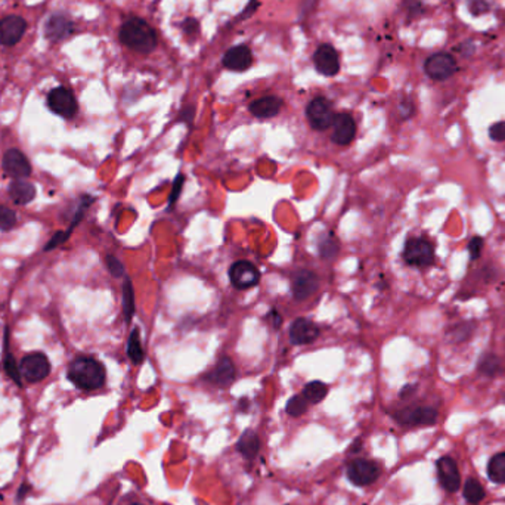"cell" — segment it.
Returning a JSON list of instances; mask_svg holds the SVG:
<instances>
[{
    "label": "cell",
    "mask_w": 505,
    "mask_h": 505,
    "mask_svg": "<svg viewBox=\"0 0 505 505\" xmlns=\"http://www.w3.org/2000/svg\"><path fill=\"white\" fill-rule=\"evenodd\" d=\"M403 258L409 266L427 268L435 262V250L424 238H409L403 249Z\"/></svg>",
    "instance_id": "3957f363"
},
{
    "label": "cell",
    "mask_w": 505,
    "mask_h": 505,
    "mask_svg": "<svg viewBox=\"0 0 505 505\" xmlns=\"http://www.w3.org/2000/svg\"><path fill=\"white\" fill-rule=\"evenodd\" d=\"M27 22L17 15L0 20V43L5 46H13L22 39Z\"/></svg>",
    "instance_id": "5bb4252c"
},
{
    "label": "cell",
    "mask_w": 505,
    "mask_h": 505,
    "mask_svg": "<svg viewBox=\"0 0 505 505\" xmlns=\"http://www.w3.org/2000/svg\"><path fill=\"white\" fill-rule=\"evenodd\" d=\"M28 490H30V486L27 485V482H24V483L21 485L20 490H18V501H21V499L25 498V494L28 492Z\"/></svg>",
    "instance_id": "7dc6e473"
},
{
    "label": "cell",
    "mask_w": 505,
    "mask_h": 505,
    "mask_svg": "<svg viewBox=\"0 0 505 505\" xmlns=\"http://www.w3.org/2000/svg\"><path fill=\"white\" fill-rule=\"evenodd\" d=\"M424 71L430 79L442 81L452 77L457 73L458 64L452 55L439 52V53H433L427 58V61L424 64Z\"/></svg>",
    "instance_id": "5b68a950"
},
{
    "label": "cell",
    "mask_w": 505,
    "mask_h": 505,
    "mask_svg": "<svg viewBox=\"0 0 505 505\" xmlns=\"http://www.w3.org/2000/svg\"><path fill=\"white\" fill-rule=\"evenodd\" d=\"M436 466H438L439 480L443 489L448 490V492H455V490H458L461 485V476L455 461L451 457H442L438 461Z\"/></svg>",
    "instance_id": "e0dca14e"
},
{
    "label": "cell",
    "mask_w": 505,
    "mask_h": 505,
    "mask_svg": "<svg viewBox=\"0 0 505 505\" xmlns=\"http://www.w3.org/2000/svg\"><path fill=\"white\" fill-rule=\"evenodd\" d=\"M105 263H107L108 272L111 273V275H112L114 278H122V277H124L126 269H124L123 263L119 261L117 257H114V256L108 254V256L105 257Z\"/></svg>",
    "instance_id": "e575fe53"
},
{
    "label": "cell",
    "mask_w": 505,
    "mask_h": 505,
    "mask_svg": "<svg viewBox=\"0 0 505 505\" xmlns=\"http://www.w3.org/2000/svg\"><path fill=\"white\" fill-rule=\"evenodd\" d=\"M306 115L310 127L320 132L327 131L328 127L333 126L336 119L333 105H331L328 99L322 96H318L310 100L306 108Z\"/></svg>",
    "instance_id": "277c9868"
},
{
    "label": "cell",
    "mask_w": 505,
    "mask_h": 505,
    "mask_svg": "<svg viewBox=\"0 0 505 505\" xmlns=\"http://www.w3.org/2000/svg\"><path fill=\"white\" fill-rule=\"evenodd\" d=\"M308 407H309V402L305 399V396L296 395L290 400H288L285 409H287L288 415L300 417V415H303L308 411Z\"/></svg>",
    "instance_id": "4dcf8cb0"
},
{
    "label": "cell",
    "mask_w": 505,
    "mask_h": 505,
    "mask_svg": "<svg viewBox=\"0 0 505 505\" xmlns=\"http://www.w3.org/2000/svg\"><path fill=\"white\" fill-rule=\"evenodd\" d=\"M45 33L51 40H63L73 33V22L63 15H53L45 25Z\"/></svg>",
    "instance_id": "7402d4cb"
},
{
    "label": "cell",
    "mask_w": 505,
    "mask_h": 505,
    "mask_svg": "<svg viewBox=\"0 0 505 505\" xmlns=\"http://www.w3.org/2000/svg\"><path fill=\"white\" fill-rule=\"evenodd\" d=\"M458 52H461L464 56H470L474 52V45L473 43H464V45H459Z\"/></svg>",
    "instance_id": "f6af8a7d"
},
{
    "label": "cell",
    "mask_w": 505,
    "mask_h": 505,
    "mask_svg": "<svg viewBox=\"0 0 505 505\" xmlns=\"http://www.w3.org/2000/svg\"><path fill=\"white\" fill-rule=\"evenodd\" d=\"M17 225V214L6 206H0V230H11Z\"/></svg>",
    "instance_id": "d6a6232c"
},
{
    "label": "cell",
    "mask_w": 505,
    "mask_h": 505,
    "mask_svg": "<svg viewBox=\"0 0 505 505\" xmlns=\"http://www.w3.org/2000/svg\"><path fill=\"white\" fill-rule=\"evenodd\" d=\"M8 192L11 199L15 204L20 206H25L28 203H32L36 197V188L33 183L27 182L24 179H15L13 182H11Z\"/></svg>",
    "instance_id": "44dd1931"
},
{
    "label": "cell",
    "mask_w": 505,
    "mask_h": 505,
    "mask_svg": "<svg viewBox=\"0 0 505 505\" xmlns=\"http://www.w3.org/2000/svg\"><path fill=\"white\" fill-rule=\"evenodd\" d=\"M487 474L492 482L505 483V452L497 454L489 461Z\"/></svg>",
    "instance_id": "4316f807"
},
{
    "label": "cell",
    "mask_w": 505,
    "mask_h": 505,
    "mask_svg": "<svg viewBox=\"0 0 505 505\" xmlns=\"http://www.w3.org/2000/svg\"><path fill=\"white\" fill-rule=\"evenodd\" d=\"M182 28H183L185 34H188V36H197L199 33V24L195 18H186L182 22Z\"/></svg>",
    "instance_id": "ab89813d"
},
{
    "label": "cell",
    "mask_w": 505,
    "mask_h": 505,
    "mask_svg": "<svg viewBox=\"0 0 505 505\" xmlns=\"http://www.w3.org/2000/svg\"><path fill=\"white\" fill-rule=\"evenodd\" d=\"M48 107L52 112L61 115V117L71 119L77 112V100L73 92L67 88H55L48 95Z\"/></svg>",
    "instance_id": "9c48e42d"
},
{
    "label": "cell",
    "mask_w": 505,
    "mask_h": 505,
    "mask_svg": "<svg viewBox=\"0 0 505 505\" xmlns=\"http://www.w3.org/2000/svg\"><path fill=\"white\" fill-rule=\"evenodd\" d=\"M256 8H257V0H250V4H249V6L247 8H245V12L242 13V15L240 17L241 20H244V18H247V17H250L251 15V13H254L256 12Z\"/></svg>",
    "instance_id": "ee69618b"
},
{
    "label": "cell",
    "mask_w": 505,
    "mask_h": 505,
    "mask_svg": "<svg viewBox=\"0 0 505 505\" xmlns=\"http://www.w3.org/2000/svg\"><path fill=\"white\" fill-rule=\"evenodd\" d=\"M479 369L480 372H483L485 375H489V377H494L499 371H501V362L499 359L495 355H485L480 359L479 364Z\"/></svg>",
    "instance_id": "1f68e13d"
},
{
    "label": "cell",
    "mask_w": 505,
    "mask_h": 505,
    "mask_svg": "<svg viewBox=\"0 0 505 505\" xmlns=\"http://www.w3.org/2000/svg\"><path fill=\"white\" fill-rule=\"evenodd\" d=\"M489 136L495 142H504L505 140V122L495 123L489 129Z\"/></svg>",
    "instance_id": "74e56055"
},
{
    "label": "cell",
    "mask_w": 505,
    "mask_h": 505,
    "mask_svg": "<svg viewBox=\"0 0 505 505\" xmlns=\"http://www.w3.org/2000/svg\"><path fill=\"white\" fill-rule=\"evenodd\" d=\"M464 497L470 504H479L485 498V489L478 480L468 479L464 485Z\"/></svg>",
    "instance_id": "f546056e"
},
{
    "label": "cell",
    "mask_w": 505,
    "mask_h": 505,
    "mask_svg": "<svg viewBox=\"0 0 505 505\" xmlns=\"http://www.w3.org/2000/svg\"><path fill=\"white\" fill-rule=\"evenodd\" d=\"M229 281L237 290H250L261 282V270L249 261H238L229 268Z\"/></svg>",
    "instance_id": "52a82bcc"
},
{
    "label": "cell",
    "mask_w": 505,
    "mask_h": 505,
    "mask_svg": "<svg viewBox=\"0 0 505 505\" xmlns=\"http://www.w3.org/2000/svg\"><path fill=\"white\" fill-rule=\"evenodd\" d=\"M473 328H474V324L473 322H466V324H459L452 333H451V337L454 339V341H464L467 340L471 333H473Z\"/></svg>",
    "instance_id": "d590c367"
},
{
    "label": "cell",
    "mask_w": 505,
    "mask_h": 505,
    "mask_svg": "<svg viewBox=\"0 0 505 505\" xmlns=\"http://www.w3.org/2000/svg\"><path fill=\"white\" fill-rule=\"evenodd\" d=\"M348 478L356 486H368L380 478V467L368 459H355L348 467Z\"/></svg>",
    "instance_id": "30bf717a"
},
{
    "label": "cell",
    "mask_w": 505,
    "mask_h": 505,
    "mask_svg": "<svg viewBox=\"0 0 505 505\" xmlns=\"http://www.w3.org/2000/svg\"><path fill=\"white\" fill-rule=\"evenodd\" d=\"M122 297H123V315L124 320L129 324L132 321L135 310H136V303H135V290H133V284L132 281L126 278L124 284H123V291H122Z\"/></svg>",
    "instance_id": "cb8c5ba5"
},
{
    "label": "cell",
    "mask_w": 505,
    "mask_h": 505,
    "mask_svg": "<svg viewBox=\"0 0 505 505\" xmlns=\"http://www.w3.org/2000/svg\"><path fill=\"white\" fill-rule=\"evenodd\" d=\"M333 129V142L340 147L350 145L356 136V123L350 114H337Z\"/></svg>",
    "instance_id": "2e32d148"
},
{
    "label": "cell",
    "mask_w": 505,
    "mask_h": 505,
    "mask_svg": "<svg viewBox=\"0 0 505 505\" xmlns=\"http://www.w3.org/2000/svg\"><path fill=\"white\" fill-rule=\"evenodd\" d=\"M127 355L131 358L132 362L135 365L142 364L143 358H145V352L142 349V343H140V334H139V328L132 329L131 337H129L127 341Z\"/></svg>",
    "instance_id": "d4e9b609"
},
{
    "label": "cell",
    "mask_w": 505,
    "mask_h": 505,
    "mask_svg": "<svg viewBox=\"0 0 505 505\" xmlns=\"http://www.w3.org/2000/svg\"><path fill=\"white\" fill-rule=\"evenodd\" d=\"M129 505H142V504H138V502H133V504H129Z\"/></svg>",
    "instance_id": "c3c4849f"
},
{
    "label": "cell",
    "mask_w": 505,
    "mask_h": 505,
    "mask_svg": "<svg viewBox=\"0 0 505 505\" xmlns=\"http://www.w3.org/2000/svg\"><path fill=\"white\" fill-rule=\"evenodd\" d=\"M20 372L28 383H39L49 375L51 362L46 355L34 352L22 358L20 362Z\"/></svg>",
    "instance_id": "8992f818"
},
{
    "label": "cell",
    "mask_w": 505,
    "mask_h": 505,
    "mask_svg": "<svg viewBox=\"0 0 505 505\" xmlns=\"http://www.w3.org/2000/svg\"><path fill=\"white\" fill-rule=\"evenodd\" d=\"M8 340H9V336H8V329H6V334H5V358H4V368L8 374V377L12 379L13 381H15L18 386H21V372H20V367H17V362H15V358H13V355L11 353L9 350V346H8Z\"/></svg>",
    "instance_id": "83f0119b"
},
{
    "label": "cell",
    "mask_w": 505,
    "mask_h": 505,
    "mask_svg": "<svg viewBox=\"0 0 505 505\" xmlns=\"http://www.w3.org/2000/svg\"><path fill=\"white\" fill-rule=\"evenodd\" d=\"M2 167L8 176L13 179H25L32 175V166L20 150H8L4 154Z\"/></svg>",
    "instance_id": "8fae6325"
},
{
    "label": "cell",
    "mask_w": 505,
    "mask_h": 505,
    "mask_svg": "<svg viewBox=\"0 0 505 505\" xmlns=\"http://www.w3.org/2000/svg\"><path fill=\"white\" fill-rule=\"evenodd\" d=\"M192 119H194V108H192V107L183 108V111H182V120H185V122H188V123H191Z\"/></svg>",
    "instance_id": "bcb514c9"
},
{
    "label": "cell",
    "mask_w": 505,
    "mask_h": 505,
    "mask_svg": "<svg viewBox=\"0 0 505 505\" xmlns=\"http://www.w3.org/2000/svg\"><path fill=\"white\" fill-rule=\"evenodd\" d=\"M251 64H253L251 51L244 45L234 46L223 56V65L230 71H245L251 67Z\"/></svg>",
    "instance_id": "d6986e66"
},
{
    "label": "cell",
    "mask_w": 505,
    "mask_h": 505,
    "mask_svg": "<svg viewBox=\"0 0 505 505\" xmlns=\"http://www.w3.org/2000/svg\"><path fill=\"white\" fill-rule=\"evenodd\" d=\"M183 185H185V176L182 175H178L175 182H173V186H171V192H170V197H169V206L173 207L176 204V201L179 199L181 194H182V190H183Z\"/></svg>",
    "instance_id": "8d00e7d4"
},
{
    "label": "cell",
    "mask_w": 505,
    "mask_h": 505,
    "mask_svg": "<svg viewBox=\"0 0 505 505\" xmlns=\"http://www.w3.org/2000/svg\"><path fill=\"white\" fill-rule=\"evenodd\" d=\"M105 368L92 356H77L68 365V380L80 391H98L105 383Z\"/></svg>",
    "instance_id": "6da1fadb"
},
{
    "label": "cell",
    "mask_w": 505,
    "mask_h": 505,
    "mask_svg": "<svg viewBox=\"0 0 505 505\" xmlns=\"http://www.w3.org/2000/svg\"><path fill=\"white\" fill-rule=\"evenodd\" d=\"M470 12L473 15H480V13L487 12V4L485 0H471L470 4Z\"/></svg>",
    "instance_id": "60d3db41"
},
{
    "label": "cell",
    "mask_w": 505,
    "mask_h": 505,
    "mask_svg": "<svg viewBox=\"0 0 505 505\" xmlns=\"http://www.w3.org/2000/svg\"><path fill=\"white\" fill-rule=\"evenodd\" d=\"M320 278L309 269H299L291 275V293L296 300H308L318 291Z\"/></svg>",
    "instance_id": "ba28073f"
},
{
    "label": "cell",
    "mask_w": 505,
    "mask_h": 505,
    "mask_svg": "<svg viewBox=\"0 0 505 505\" xmlns=\"http://www.w3.org/2000/svg\"><path fill=\"white\" fill-rule=\"evenodd\" d=\"M396 418L403 426H431L438 420V411L428 407L409 408L400 411Z\"/></svg>",
    "instance_id": "9a60e30c"
},
{
    "label": "cell",
    "mask_w": 505,
    "mask_h": 505,
    "mask_svg": "<svg viewBox=\"0 0 505 505\" xmlns=\"http://www.w3.org/2000/svg\"><path fill=\"white\" fill-rule=\"evenodd\" d=\"M269 316L272 318V325H273V328H280L281 324H282V316L280 315V312L275 310V309H272L270 313H269Z\"/></svg>",
    "instance_id": "7bdbcfd3"
},
{
    "label": "cell",
    "mask_w": 505,
    "mask_h": 505,
    "mask_svg": "<svg viewBox=\"0 0 505 505\" xmlns=\"http://www.w3.org/2000/svg\"><path fill=\"white\" fill-rule=\"evenodd\" d=\"M284 103L278 96H263L250 104V112L257 119H270L281 111Z\"/></svg>",
    "instance_id": "ffe728a7"
},
{
    "label": "cell",
    "mask_w": 505,
    "mask_h": 505,
    "mask_svg": "<svg viewBox=\"0 0 505 505\" xmlns=\"http://www.w3.org/2000/svg\"><path fill=\"white\" fill-rule=\"evenodd\" d=\"M400 114L403 119H409L411 115L414 114V104L411 103H402L400 104Z\"/></svg>",
    "instance_id": "b9f144b4"
},
{
    "label": "cell",
    "mask_w": 505,
    "mask_h": 505,
    "mask_svg": "<svg viewBox=\"0 0 505 505\" xmlns=\"http://www.w3.org/2000/svg\"><path fill=\"white\" fill-rule=\"evenodd\" d=\"M482 249H483V238L474 237V238L470 240V242H468V251H470V257L473 258V261H476V258L480 257Z\"/></svg>",
    "instance_id": "f35d334b"
},
{
    "label": "cell",
    "mask_w": 505,
    "mask_h": 505,
    "mask_svg": "<svg viewBox=\"0 0 505 505\" xmlns=\"http://www.w3.org/2000/svg\"><path fill=\"white\" fill-rule=\"evenodd\" d=\"M211 384L219 387H228L235 379V367L230 358L223 356L219 359V362L214 365V368L207 374L206 377Z\"/></svg>",
    "instance_id": "ac0fdd59"
},
{
    "label": "cell",
    "mask_w": 505,
    "mask_h": 505,
    "mask_svg": "<svg viewBox=\"0 0 505 505\" xmlns=\"http://www.w3.org/2000/svg\"><path fill=\"white\" fill-rule=\"evenodd\" d=\"M320 327L308 318H297L290 325V341L294 346L310 344L320 337Z\"/></svg>",
    "instance_id": "4fadbf2b"
},
{
    "label": "cell",
    "mask_w": 505,
    "mask_h": 505,
    "mask_svg": "<svg viewBox=\"0 0 505 505\" xmlns=\"http://www.w3.org/2000/svg\"><path fill=\"white\" fill-rule=\"evenodd\" d=\"M237 448L245 458L253 459L257 455L258 450H261V440H258L256 433L245 431L244 435L240 438Z\"/></svg>",
    "instance_id": "603a6c76"
},
{
    "label": "cell",
    "mask_w": 505,
    "mask_h": 505,
    "mask_svg": "<svg viewBox=\"0 0 505 505\" xmlns=\"http://www.w3.org/2000/svg\"><path fill=\"white\" fill-rule=\"evenodd\" d=\"M339 241L333 234H325L320 238L318 242V250L321 257L324 258H333L339 253Z\"/></svg>",
    "instance_id": "f1b7e54d"
},
{
    "label": "cell",
    "mask_w": 505,
    "mask_h": 505,
    "mask_svg": "<svg viewBox=\"0 0 505 505\" xmlns=\"http://www.w3.org/2000/svg\"><path fill=\"white\" fill-rule=\"evenodd\" d=\"M328 393V387L327 384H324L322 381H310L305 386V391H303V396H305V399L312 403V405H316V403H320L321 400L325 399Z\"/></svg>",
    "instance_id": "484cf974"
},
{
    "label": "cell",
    "mask_w": 505,
    "mask_h": 505,
    "mask_svg": "<svg viewBox=\"0 0 505 505\" xmlns=\"http://www.w3.org/2000/svg\"><path fill=\"white\" fill-rule=\"evenodd\" d=\"M120 40L124 46L139 53H150L157 46L154 28L140 18H131L122 25Z\"/></svg>",
    "instance_id": "7a4b0ae2"
},
{
    "label": "cell",
    "mask_w": 505,
    "mask_h": 505,
    "mask_svg": "<svg viewBox=\"0 0 505 505\" xmlns=\"http://www.w3.org/2000/svg\"><path fill=\"white\" fill-rule=\"evenodd\" d=\"M313 64L322 76L333 77L340 70V58L331 45H321L313 55Z\"/></svg>",
    "instance_id": "7c38bea8"
},
{
    "label": "cell",
    "mask_w": 505,
    "mask_h": 505,
    "mask_svg": "<svg viewBox=\"0 0 505 505\" xmlns=\"http://www.w3.org/2000/svg\"><path fill=\"white\" fill-rule=\"evenodd\" d=\"M73 229H74V226L70 225V228H68L67 230H61V232H56V234L51 238V241L45 245V249H43V251H51V250H53V249H56V247H60V245L65 244V242L68 241L70 235L73 234Z\"/></svg>",
    "instance_id": "836d02e7"
}]
</instances>
